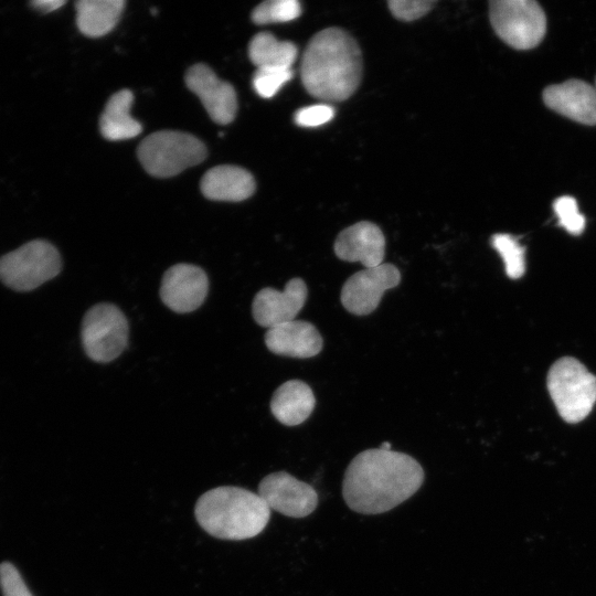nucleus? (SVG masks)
Instances as JSON below:
<instances>
[{
    "instance_id": "obj_1",
    "label": "nucleus",
    "mask_w": 596,
    "mask_h": 596,
    "mask_svg": "<svg viewBox=\"0 0 596 596\" xmlns=\"http://www.w3.org/2000/svg\"><path fill=\"white\" fill-rule=\"evenodd\" d=\"M423 481L424 470L413 457L372 448L361 451L349 464L342 494L351 510L380 514L411 498Z\"/></svg>"
},
{
    "instance_id": "obj_2",
    "label": "nucleus",
    "mask_w": 596,
    "mask_h": 596,
    "mask_svg": "<svg viewBox=\"0 0 596 596\" xmlns=\"http://www.w3.org/2000/svg\"><path fill=\"white\" fill-rule=\"evenodd\" d=\"M362 54L344 30L328 28L316 33L304 52L300 77L306 91L326 102L348 99L362 78Z\"/></svg>"
},
{
    "instance_id": "obj_3",
    "label": "nucleus",
    "mask_w": 596,
    "mask_h": 596,
    "mask_svg": "<svg viewBox=\"0 0 596 596\" xmlns=\"http://www.w3.org/2000/svg\"><path fill=\"white\" fill-rule=\"evenodd\" d=\"M194 514L210 535L223 540H246L267 525L270 509L258 496L240 487L211 489L196 501Z\"/></svg>"
},
{
    "instance_id": "obj_4",
    "label": "nucleus",
    "mask_w": 596,
    "mask_h": 596,
    "mask_svg": "<svg viewBox=\"0 0 596 596\" xmlns=\"http://www.w3.org/2000/svg\"><path fill=\"white\" fill-rule=\"evenodd\" d=\"M546 386L558 415L566 423L584 421L596 403V376L575 358L556 360L549 370Z\"/></svg>"
},
{
    "instance_id": "obj_5",
    "label": "nucleus",
    "mask_w": 596,
    "mask_h": 596,
    "mask_svg": "<svg viewBox=\"0 0 596 596\" xmlns=\"http://www.w3.org/2000/svg\"><path fill=\"white\" fill-rule=\"evenodd\" d=\"M206 148L196 137L174 130L149 135L138 147V158L151 175L168 178L204 160Z\"/></svg>"
},
{
    "instance_id": "obj_6",
    "label": "nucleus",
    "mask_w": 596,
    "mask_h": 596,
    "mask_svg": "<svg viewBox=\"0 0 596 596\" xmlns=\"http://www.w3.org/2000/svg\"><path fill=\"white\" fill-rule=\"evenodd\" d=\"M489 19L496 34L515 50L538 46L546 32V15L534 0H492Z\"/></svg>"
},
{
    "instance_id": "obj_7",
    "label": "nucleus",
    "mask_w": 596,
    "mask_h": 596,
    "mask_svg": "<svg viewBox=\"0 0 596 596\" xmlns=\"http://www.w3.org/2000/svg\"><path fill=\"white\" fill-rule=\"evenodd\" d=\"M61 268L55 246L34 240L0 258V280L14 290L28 291L57 276Z\"/></svg>"
},
{
    "instance_id": "obj_8",
    "label": "nucleus",
    "mask_w": 596,
    "mask_h": 596,
    "mask_svg": "<svg viewBox=\"0 0 596 596\" xmlns=\"http://www.w3.org/2000/svg\"><path fill=\"white\" fill-rule=\"evenodd\" d=\"M81 337L89 359L102 363L110 362L127 347V319L117 306L108 302L97 304L85 313Z\"/></svg>"
},
{
    "instance_id": "obj_9",
    "label": "nucleus",
    "mask_w": 596,
    "mask_h": 596,
    "mask_svg": "<svg viewBox=\"0 0 596 596\" xmlns=\"http://www.w3.org/2000/svg\"><path fill=\"white\" fill-rule=\"evenodd\" d=\"M401 281V273L393 264L384 263L353 274L341 289V302L351 313L365 316L374 311L383 296Z\"/></svg>"
},
{
    "instance_id": "obj_10",
    "label": "nucleus",
    "mask_w": 596,
    "mask_h": 596,
    "mask_svg": "<svg viewBox=\"0 0 596 596\" xmlns=\"http://www.w3.org/2000/svg\"><path fill=\"white\" fill-rule=\"evenodd\" d=\"M258 496L269 509L290 518H305L318 504L316 490L286 471L264 477L258 486Z\"/></svg>"
},
{
    "instance_id": "obj_11",
    "label": "nucleus",
    "mask_w": 596,
    "mask_h": 596,
    "mask_svg": "<svg viewBox=\"0 0 596 596\" xmlns=\"http://www.w3.org/2000/svg\"><path fill=\"white\" fill-rule=\"evenodd\" d=\"M209 290L205 272L192 264H175L164 274L160 286L162 302L171 310L187 313L198 309Z\"/></svg>"
},
{
    "instance_id": "obj_12",
    "label": "nucleus",
    "mask_w": 596,
    "mask_h": 596,
    "mask_svg": "<svg viewBox=\"0 0 596 596\" xmlns=\"http://www.w3.org/2000/svg\"><path fill=\"white\" fill-rule=\"evenodd\" d=\"M185 84L203 104L210 117L217 124H228L236 115L237 98L234 87L221 81L204 64H195L185 74Z\"/></svg>"
},
{
    "instance_id": "obj_13",
    "label": "nucleus",
    "mask_w": 596,
    "mask_h": 596,
    "mask_svg": "<svg viewBox=\"0 0 596 596\" xmlns=\"http://www.w3.org/2000/svg\"><path fill=\"white\" fill-rule=\"evenodd\" d=\"M307 295V285L301 278L290 279L284 290L263 288L254 297L253 317L259 326L268 329L295 320Z\"/></svg>"
},
{
    "instance_id": "obj_14",
    "label": "nucleus",
    "mask_w": 596,
    "mask_h": 596,
    "mask_svg": "<svg viewBox=\"0 0 596 596\" xmlns=\"http://www.w3.org/2000/svg\"><path fill=\"white\" fill-rule=\"evenodd\" d=\"M542 99L547 108L576 123L596 125V87L571 78L543 89Z\"/></svg>"
},
{
    "instance_id": "obj_15",
    "label": "nucleus",
    "mask_w": 596,
    "mask_h": 596,
    "mask_svg": "<svg viewBox=\"0 0 596 596\" xmlns=\"http://www.w3.org/2000/svg\"><path fill=\"white\" fill-rule=\"evenodd\" d=\"M334 253L345 262H360L365 268L383 264L385 237L374 223L358 222L339 233L334 242Z\"/></svg>"
},
{
    "instance_id": "obj_16",
    "label": "nucleus",
    "mask_w": 596,
    "mask_h": 596,
    "mask_svg": "<svg viewBox=\"0 0 596 596\" xmlns=\"http://www.w3.org/2000/svg\"><path fill=\"white\" fill-rule=\"evenodd\" d=\"M268 350L278 355L311 358L322 349V338L308 321L291 320L269 328L265 333Z\"/></svg>"
},
{
    "instance_id": "obj_17",
    "label": "nucleus",
    "mask_w": 596,
    "mask_h": 596,
    "mask_svg": "<svg viewBox=\"0 0 596 596\" xmlns=\"http://www.w3.org/2000/svg\"><path fill=\"white\" fill-rule=\"evenodd\" d=\"M254 177L237 166H217L210 169L201 180L205 198L216 201H243L255 191Z\"/></svg>"
},
{
    "instance_id": "obj_18",
    "label": "nucleus",
    "mask_w": 596,
    "mask_h": 596,
    "mask_svg": "<svg viewBox=\"0 0 596 596\" xmlns=\"http://www.w3.org/2000/svg\"><path fill=\"white\" fill-rule=\"evenodd\" d=\"M316 398L310 386L299 380L283 383L273 394L270 411L281 424L304 423L315 408Z\"/></svg>"
},
{
    "instance_id": "obj_19",
    "label": "nucleus",
    "mask_w": 596,
    "mask_h": 596,
    "mask_svg": "<svg viewBox=\"0 0 596 596\" xmlns=\"http://www.w3.org/2000/svg\"><path fill=\"white\" fill-rule=\"evenodd\" d=\"M134 95L123 89L110 96L99 119L102 135L108 140H124L138 136L142 127L130 115Z\"/></svg>"
},
{
    "instance_id": "obj_20",
    "label": "nucleus",
    "mask_w": 596,
    "mask_h": 596,
    "mask_svg": "<svg viewBox=\"0 0 596 596\" xmlns=\"http://www.w3.org/2000/svg\"><path fill=\"white\" fill-rule=\"evenodd\" d=\"M125 7L124 0H81L76 2V23L79 31L91 38L110 32Z\"/></svg>"
},
{
    "instance_id": "obj_21",
    "label": "nucleus",
    "mask_w": 596,
    "mask_h": 596,
    "mask_svg": "<svg viewBox=\"0 0 596 596\" xmlns=\"http://www.w3.org/2000/svg\"><path fill=\"white\" fill-rule=\"evenodd\" d=\"M248 56L257 68H290L297 57V47L292 42L277 40L269 32H260L251 40Z\"/></svg>"
},
{
    "instance_id": "obj_22",
    "label": "nucleus",
    "mask_w": 596,
    "mask_h": 596,
    "mask_svg": "<svg viewBox=\"0 0 596 596\" xmlns=\"http://www.w3.org/2000/svg\"><path fill=\"white\" fill-rule=\"evenodd\" d=\"M492 247L503 259L505 274L511 279H519L525 272L524 247L510 234L498 233L491 236Z\"/></svg>"
},
{
    "instance_id": "obj_23",
    "label": "nucleus",
    "mask_w": 596,
    "mask_h": 596,
    "mask_svg": "<svg viewBox=\"0 0 596 596\" xmlns=\"http://www.w3.org/2000/svg\"><path fill=\"white\" fill-rule=\"evenodd\" d=\"M301 6L296 0H268L258 4L252 19L256 24L288 22L298 18Z\"/></svg>"
},
{
    "instance_id": "obj_24",
    "label": "nucleus",
    "mask_w": 596,
    "mask_h": 596,
    "mask_svg": "<svg viewBox=\"0 0 596 596\" xmlns=\"http://www.w3.org/2000/svg\"><path fill=\"white\" fill-rule=\"evenodd\" d=\"M291 77V68L259 67L253 76V87L260 97L272 98Z\"/></svg>"
},
{
    "instance_id": "obj_25",
    "label": "nucleus",
    "mask_w": 596,
    "mask_h": 596,
    "mask_svg": "<svg viewBox=\"0 0 596 596\" xmlns=\"http://www.w3.org/2000/svg\"><path fill=\"white\" fill-rule=\"evenodd\" d=\"M558 224L572 235H581L586 225L585 216L579 212L577 201L571 195H562L553 202Z\"/></svg>"
},
{
    "instance_id": "obj_26",
    "label": "nucleus",
    "mask_w": 596,
    "mask_h": 596,
    "mask_svg": "<svg viewBox=\"0 0 596 596\" xmlns=\"http://www.w3.org/2000/svg\"><path fill=\"white\" fill-rule=\"evenodd\" d=\"M433 0H391L389 9L401 21H414L428 13L435 6Z\"/></svg>"
},
{
    "instance_id": "obj_27",
    "label": "nucleus",
    "mask_w": 596,
    "mask_h": 596,
    "mask_svg": "<svg viewBox=\"0 0 596 596\" xmlns=\"http://www.w3.org/2000/svg\"><path fill=\"white\" fill-rule=\"evenodd\" d=\"M0 588L3 596H33L17 567L9 562L0 564Z\"/></svg>"
},
{
    "instance_id": "obj_28",
    "label": "nucleus",
    "mask_w": 596,
    "mask_h": 596,
    "mask_svg": "<svg viewBox=\"0 0 596 596\" xmlns=\"http://www.w3.org/2000/svg\"><path fill=\"white\" fill-rule=\"evenodd\" d=\"M334 109L327 104H316L300 108L295 114V121L301 127H317L330 121Z\"/></svg>"
},
{
    "instance_id": "obj_29",
    "label": "nucleus",
    "mask_w": 596,
    "mask_h": 596,
    "mask_svg": "<svg viewBox=\"0 0 596 596\" xmlns=\"http://www.w3.org/2000/svg\"><path fill=\"white\" fill-rule=\"evenodd\" d=\"M36 10H40L42 12H52L54 10L60 9L62 6L65 4V1L63 0H36L31 3Z\"/></svg>"
},
{
    "instance_id": "obj_30",
    "label": "nucleus",
    "mask_w": 596,
    "mask_h": 596,
    "mask_svg": "<svg viewBox=\"0 0 596 596\" xmlns=\"http://www.w3.org/2000/svg\"><path fill=\"white\" fill-rule=\"evenodd\" d=\"M380 448H382V449H385V450H391V444H390V443H386V441H384V443H383V444L381 445V447H380Z\"/></svg>"
},
{
    "instance_id": "obj_31",
    "label": "nucleus",
    "mask_w": 596,
    "mask_h": 596,
    "mask_svg": "<svg viewBox=\"0 0 596 596\" xmlns=\"http://www.w3.org/2000/svg\"><path fill=\"white\" fill-rule=\"evenodd\" d=\"M595 87H596V78H595Z\"/></svg>"
}]
</instances>
